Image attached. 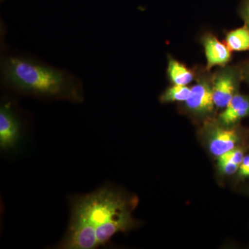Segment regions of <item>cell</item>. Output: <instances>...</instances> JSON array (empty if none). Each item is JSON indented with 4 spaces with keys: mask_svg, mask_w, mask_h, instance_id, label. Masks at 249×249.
I'll use <instances>...</instances> for the list:
<instances>
[{
    "mask_svg": "<svg viewBox=\"0 0 249 249\" xmlns=\"http://www.w3.org/2000/svg\"><path fill=\"white\" fill-rule=\"evenodd\" d=\"M242 16L246 23V27L249 29V0H247L242 6Z\"/></svg>",
    "mask_w": 249,
    "mask_h": 249,
    "instance_id": "15",
    "label": "cell"
},
{
    "mask_svg": "<svg viewBox=\"0 0 249 249\" xmlns=\"http://www.w3.org/2000/svg\"><path fill=\"white\" fill-rule=\"evenodd\" d=\"M245 178H249V171L247 172V174H246Z\"/></svg>",
    "mask_w": 249,
    "mask_h": 249,
    "instance_id": "17",
    "label": "cell"
},
{
    "mask_svg": "<svg viewBox=\"0 0 249 249\" xmlns=\"http://www.w3.org/2000/svg\"><path fill=\"white\" fill-rule=\"evenodd\" d=\"M1 84L14 92L42 99L81 103V80L70 72L21 54L1 55Z\"/></svg>",
    "mask_w": 249,
    "mask_h": 249,
    "instance_id": "2",
    "label": "cell"
},
{
    "mask_svg": "<svg viewBox=\"0 0 249 249\" xmlns=\"http://www.w3.org/2000/svg\"><path fill=\"white\" fill-rule=\"evenodd\" d=\"M191 89L183 85H174L165 90L160 96V100L163 103L186 102L191 94Z\"/></svg>",
    "mask_w": 249,
    "mask_h": 249,
    "instance_id": "11",
    "label": "cell"
},
{
    "mask_svg": "<svg viewBox=\"0 0 249 249\" xmlns=\"http://www.w3.org/2000/svg\"><path fill=\"white\" fill-rule=\"evenodd\" d=\"M219 170L225 175H232L238 171L240 165L228 160H218Z\"/></svg>",
    "mask_w": 249,
    "mask_h": 249,
    "instance_id": "13",
    "label": "cell"
},
{
    "mask_svg": "<svg viewBox=\"0 0 249 249\" xmlns=\"http://www.w3.org/2000/svg\"><path fill=\"white\" fill-rule=\"evenodd\" d=\"M22 136V124L14 103L1 101L0 106V148L1 151L14 150L19 145Z\"/></svg>",
    "mask_w": 249,
    "mask_h": 249,
    "instance_id": "3",
    "label": "cell"
},
{
    "mask_svg": "<svg viewBox=\"0 0 249 249\" xmlns=\"http://www.w3.org/2000/svg\"><path fill=\"white\" fill-rule=\"evenodd\" d=\"M168 74L174 85L187 86L193 81V73L184 65L177 60L170 59L168 63Z\"/></svg>",
    "mask_w": 249,
    "mask_h": 249,
    "instance_id": "10",
    "label": "cell"
},
{
    "mask_svg": "<svg viewBox=\"0 0 249 249\" xmlns=\"http://www.w3.org/2000/svg\"><path fill=\"white\" fill-rule=\"evenodd\" d=\"M247 79H248L249 81V68L247 69Z\"/></svg>",
    "mask_w": 249,
    "mask_h": 249,
    "instance_id": "16",
    "label": "cell"
},
{
    "mask_svg": "<svg viewBox=\"0 0 249 249\" xmlns=\"http://www.w3.org/2000/svg\"><path fill=\"white\" fill-rule=\"evenodd\" d=\"M237 142L238 135L235 129L217 127L210 138V151L215 157H220L235 148Z\"/></svg>",
    "mask_w": 249,
    "mask_h": 249,
    "instance_id": "6",
    "label": "cell"
},
{
    "mask_svg": "<svg viewBox=\"0 0 249 249\" xmlns=\"http://www.w3.org/2000/svg\"><path fill=\"white\" fill-rule=\"evenodd\" d=\"M249 170V155L245 156L242 160L239 168V175L242 178H245L246 174Z\"/></svg>",
    "mask_w": 249,
    "mask_h": 249,
    "instance_id": "14",
    "label": "cell"
},
{
    "mask_svg": "<svg viewBox=\"0 0 249 249\" xmlns=\"http://www.w3.org/2000/svg\"><path fill=\"white\" fill-rule=\"evenodd\" d=\"M244 157H245V155H244V152L242 150L234 148L218 157V160H228V161L235 163L236 164L240 165Z\"/></svg>",
    "mask_w": 249,
    "mask_h": 249,
    "instance_id": "12",
    "label": "cell"
},
{
    "mask_svg": "<svg viewBox=\"0 0 249 249\" xmlns=\"http://www.w3.org/2000/svg\"><path fill=\"white\" fill-rule=\"evenodd\" d=\"M134 202L109 185L75 196L71 201L68 229L57 248L95 249L107 246L116 234L137 225L132 216Z\"/></svg>",
    "mask_w": 249,
    "mask_h": 249,
    "instance_id": "1",
    "label": "cell"
},
{
    "mask_svg": "<svg viewBox=\"0 0 249 249\" xmlns=\"http://www.w3.org/2000/svg\"><path fill=\"white\" fill-rule=\"evenodd\" d=\"M204 47L208 69L212 68L217 65H226L230 60L231 54L227 45L213 36H207L204 39Z\"/></svg>",
    "mask_w": 249,
    "mask_h": 249,
    "instance_id": "7",
    "label": "cell"
},
{
    "mask_svg": "<svg viewBox=\"0 0 249 249\" xmlns=\"http://www.w3.org/2000/svg\"><path fill=\"white\" fill-rule=\"evenodd\" d=\"M187 107L196 114H207L214 106L213 86L202 80L191 88V94L186 101Z\"/></svg>",
    "mask_w": 249,
    "mask_h": 249,
    "instance_id": "5",
    "label": "cell"
},
{
    "mask_svg": "<svg viewBox=\"0 0 249 249\" xmlns=\"http://www.w3.org/2000/svg\"><path fill=\"white\" fill-rule=\"evenodd\" d=\"M237 73L231 69H226L217 73L213 85L214 106L225 108L236 93Z\"/></svg>",
    "mask_w": 249,
    "mask_h": 249,
    "instance_id": "4",
    "label": "cell"
},
{
    "mask_svg": "<svg viewBox=\"0 0 249 249\" xmlns=\"http://www.w3.org/2000/svg\"><path fill=\"white\" fill-rule=\"evenodd\" d=\"M4 1V0H1V1Z\"/></svg>",
    "mask_w": 249,
    "mask_h": 249,
    "instance_id": "18",
    "label": "cell"
},
{
    "mask_svg": "<svg viewBox=\"0 0 249 249\" xmlns=\"http://www.w3.org/2000/svg\"><path fill=\"white\" fill-rule=\"evenodd\" d=\"M226 43L231 52L249 50V29L245 27L231 31L228 34Z\"/></svg>",
    "mask_w": 249,
    "mask_h": 249,
    "instance_id": "9",
    "label": "cell"
},
{
    "mask_svg": "<svg viewBox=\"0 0 249 249\" xmlns=\"http://www.w3.org/2000/svg\"><path fill=\"white\" fill-rule=\"evenodd\" d=\"M249 114V98L235 93L225 109L219 116V121L226 126L235 124Z\"/></svg>",
    "mask_w": 249,
    "mask_h": 249,
    "instance_id": "8",
    "label": "cell"
}]
</instances>
